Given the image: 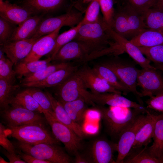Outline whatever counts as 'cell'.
Returning a JSON list of instances; mask_svg holds the SVG:
<instances>
[{"instance_id": "816d5d0a", "label": "cell", "mask_w": 163, "mask_h": 163, "mask_svg": "<svg viewBox=\"0 0 163 163\" xmlns=\"http://www.w3.org/2000/svg\"><path fill=\"white\" fill-rule=\"evenodd\" d=\"M152 7L163 10V0H156Z\"/></svg>"}, {"instance_id": "e0dca14e", "label": "cell", "mask_w": 163, "mask_h": 163, "mask_svg": "<svg viewBox=\"0 0 163 163\" xmlns=\"http://www.w3.org/2000/svg\"><path fill=\"white\" fill-rule=\"evenodd\" d=\"M77 66L70 65L53 72L44 80L36 82L20 84L21 86L45 88L57 87L63 83L78 70Z\"/></svg>"}, {"instance_id": "484cf974", "label": "cell", "mask_w": 163, "mask_h": 163, "mask_svg": "<svg viewBox=\"0 0 163 163\" xmlns=\"http://www.w3.org/2000/svg\"><path fill=\"white\" fill-rule=\"evenodd\" d=\"M120 5L126 16L133 38L148 29L142 15L126 4Z\"/></svg>"}, {"instance_id": "f6af8a7d", "label": "cell", "mask_w": 163, "mask_h": 163, "mask_svg": "<svg viewBox=\"0 0 163 163\" xmlns=\"http://www.w3.org/2000/svg\"><path fill=\"white\" fill-rule=\"evenodd\" d=\"M146 103L149 108L163 113V91L150 97Z\"/></svg>"}, {"instance_id": "ab89813d", "label": "cell", "mask_w": 163, "mask_h": 163, "mask_svg": "<svg viewBox=\"0 0 163 163\" xmlns=\"http://www.w3.org/2000/svg\"><path fill=\"white\" fill-rule=\"evenodd\" d=\"M142 53L154 64L163 65V44L151 47H138Z\"/></svg>"}, {"instance_id": "d4e9b609", "label": "cell", "mask_w": 163, "mask_h": 163, "mask_svg": "<svg viewBox=\"0 0 163 163\" xmlns=\"http://www.w3.org/2000/svg\"><path fill=\"white\" fill-rule=\"evenodd\" d=\"M65 0H25L24 6L32 13H48L60 8Z\"/></svg>"}, {"instance_id": "60d3db41", "label": "cell", "mask_w": 163, "mask_h": 163, "mask_svg": "<svg viewBox=\"0 0 163 163\" xmlns=\"http://www.w3.org/2000/svg\"><path fill=\"white\" fill-rule=\"evenodd\" d=\"M100 9L99 1L95 0L90 2L86 8L84 16L80 22L82 24L98 21L100 16Z\"/></svg>"}, {"instance_id": "83f0119b", "label": "cell", "mask_w": 163, "mask_h": 163, "mask_svg": "<svg viewBox=\"0 0 163 163\" xmlns=\"http://www.w3.org/2000/svg\"><path fill=\"white\" fill-rule=\"evenodd\" d=\"M59 101L73 121L81 126L87 110L85 100L79 98L70 102Z\"/></svg>"}, {"instance_id": "44dd1931", "label": "cell", "mask_w": 163, "mask_h": 163, "mask_svg": "<svg viewBox=\"0 0 163 163\" xmlns=\"http://www.w3.org/2000/svg\"><path fill=\"white\" fill-rule=\"evenodd\" d=\"M114 146L107 141L99 139L94 141L91 149V160L95 163H115L113 158Z\"/></svg>"}, {"instance_id": "bcb514c9", "label": "cell", "mask_w": 163, "mask_h": 163, "mask_svg": "<svg viewBox=\"0 0 163 163\" xmlns=\"http://www.w3.org/2000/svg\"><path fill=\"white\" fill-rule=\"evenodd\" d=\"M5 128V126L0 123V145L7 151L11 153H16V150L13 144L8 139V136L4 133Z\"/></svg>"}, {"instance_id": "d6986e66", "label": "cell", "mask_w": 163, "mask_h": 163, "mask_svg": "<svg viewBox=\"0 0 163 163\" xmlns=\"http://www.w3.org/2000/svg\"><path fill=\"white\" fill-rule=\"evenodd\" d=\"M32 12L26 7L10 3L8 2H0V16L15 24H20L31 16Z\"/></svg>"}, {"instance_id": "4dcf8cb0", "label": "cell", "mask_w": 163, "mask_h": 163, "mask_svg": "<svg viewBox=\"0 0 163 163\" xmlns=\"http://www.w3.org/2000/svg\"><path fill=\"white\" fill-rule=\"evenodd\" d=\"M52 59L50 57L43 60L26 62L20 61L15 66V71L17 78L21 79L23 77L33 74L44 68L51 64Z\"/></svg>"}, {"instance_id": "1f68e13d", "label": "cell", "mask_w": 163, "mask_h": 163, "mask_svg": "<svg viewBox=\"0 0 163 163\" xmlns=\"http://www.w3.org/2000/svg\"><path fill=\"white\" fill-rule=\"evenodd\" d=\"M70 65L69 62H60L53 64H50L36 72L24 77L21 80L20 83H29L43 81L56 71Z\"/></svg>"}, {"instance_id": "5bb4252c", "label": "cell", "mask_w": 163, "mask_h": 163, "mask_svg": "<svg viewBox=\"0 0 163 163\" xmlns=\"http://www.w3.org/2000/svg\"><path fill=\"white\" fill-rule=\"evenodd\" d=\"M40 37L9 41L0 45V49L15 66L29 54L34 43Z\"/></svg>"}, {"instance_id": "b9f144b4", "label": "cell", "mask_w": 163, "mask_h": 163, "mask_svg": "<svg viewBox=\"0 0 163 163\" xmlns=\"http://www.w3.org/2000/svg\"><path fill=\"white\" fill-rule=\"evenodd\" d=\"M156 0H119L118 3L126 4L142 15L147 10L153 7Z\"/></svg>"}, {"instance_id": "52a82bcc", "label": "cell", "mask_w": 163, "mask_h": 163, "mask_svg": "<svg viewBox=\"0 0 163 163\" xmlns=\"http://www.w3.org/2000/svg\"><path fill=\"white\" fill-rule=\"evenodd\" d=\"M43 113L51 127L54 136L64 144L69 152L75 154L81 148L82 139L48 112L44 111Z\"/></svg>"}, {"instance_id": "8992f818", "label": "cell", "mask_w": 163, "mask_h": 163, "mask_svg": "<svg viewBox=\"0 0 163 163\" xmlns=\"http://www.w3.org/2000/svg\"><path fill=\"white\" fill-rule=\"evenodd\" d=\"M77 72L62 84L56 87L55 94L58 100L70 102L83 98L87 104L94 106L90 99L91 92L87 90Z\"/></svg>"}, {"instance_id": "f546056e", "label": "cell", "mask_w": 163, "mask_h": 163, "mask_svg": "<svg viewBox=\"0 0 163 163\" xmlns=\"http://www.w3.org/2000/svg\"><path fill=\"white\" fill-rule=\"evenodd\" d=\"M117 6L110 28L119 35L130 40L133 37L126 16L120 5Z\"/></svg>"}, {"instance_id": "ee69618b", "label": "cell", "mask_w": 163, "mask_h": 163, "mask_svg": "<svg viewBox=\"0 0 163 163\" xmlns=\"http://www.w3.org/2000/svg\"><path fill=\"white\" fill-rule=\"evenodd\" d=\"M16 27V25L0 17V45L10 40Z\"/></svg>"}, {"instance_id": "9a60e30c", "label": "cell", "mask_w": 163, "mask_h": 163, "mask_svg": "<svg viewBox=\"0 0 163 163\" xmlns=\"http://www.w3.org/2000/svg\"><path fill=\"white\" fill-rule=\"evenodd\" d=\"M90 54L89 51L85 45L73 40L62 46L52 61L60 62L73 60L85 62Z\"/></svg>"}, {"instance_id": "277c9868", "label": "cell", "mask_w": 163, "mask_h": 163, "mask_svg": "<svg viewBox=\"0 0 163 163\" xmlns=\"http://www.w3.org/2000/svg\"><path fill=\"white\" fill-rule=\"evenodd\" d=\"M17 148L38 159L50 163H69L70 156L57 144L45 143L30 145L18 141Z\"/></svg>"}, {"instance_id": "cb8c5ba5", "label": "cell", "mask_w": 163, "mask_h": 163, "mask_svg": "<svg viewBox=\"0 0 163 163\" xmlns=\"http://www.w3.org/2000/svg\"><path fill=\"white\" fill-rule=\"evenodd\" d=\"M153 138L152 144L148 149L150 155L161 163L163 155V113L157 115Z\"/></svg>"}, {"instance_id": "6f0895ef", "label": "cell", "mask_w": 163, "mask_h": 163, "mask_svg": "<svg viewBox=\"0 0 163 163\" xmlns=\"http://www.w3.org/2000/svg\"><path fill=\"white\" fill-rule=\"evenodd\" d=\"M115 1H116V2H118V0H115Z\"/></svg>"}, {"instance_id": "74e56055", "label": "cell", "mask_w": 163, "mask_h": 163, "mask_svg": "<svg viewBox=\"0 0 163 163\" xmlns=\"http://www.w3.org/2000/svg\"><path fill=\"white\" fill-rule=\"evenodd\" d=\"M24 90L32 96L44 111L55 117L51 102L45 91L36 87L27 88Z\"/></svg>"}, {"instance_id": "7bdbcfd3", "label": "cell", "mask_w": 163, "mask_h": 163, "mask_svg": "<svg viewBox=\"0 0 163 163\" xmlns=\"http://www.w3.org/2000/svg\"><path fill=\"white\" fill-rule=\"evenodd\" d=\"M99 2L104 21L111 27L115 11L114 1V0H99Z\"/></svg>"}, {"instance_id": "f1b7e54d", "label": "cell", "mask_w": 163, "mask_h": 163, "mask_svg": "<svg viewBox=\"0 0 163 163\" xmlns=\"http://www.w3.org/2000/svg\"><path fill=\"white\" fill-rule=\"evenodd\" d=\"M95 72L103 80L125 95L130 92L119 80L115 73L110 69L101 63L93 68Z\"/></svg>"}, {"instance_id": "db71d44e", "label": "cell", "mask_w": 163, "mask_h": 163, "mask_svg": "<svg viewBox=\"0 0 163 163\" xmlns=\"http://www.w3.org/2000/svg\"><path fill=\"white\" fill-rule=\"evenodd\" d=\"M0 163H9V162H8L5 161L3 158L0 156Z\"/></svg>"}, {"instance_id": "f35d334b", "label": "cell", "mask_w": 163, "mask_h": 163, "mask_svg": "<svg viewBox=\"0 0 163 163\" xmlns=\"http://www.w3.org/2000/svg\"><path fill=\"white\" fill-rule=\"evenodd\" d=\"M128 154L123 163H159L160 161L152 156L145 147L141 150Z\"/></svg>"}, {"instance_id": "30bf717a", "label": "cell", "mask_w": 163, "mask_h": 163, "mask_svg": "<svg viewBox=\"0 0 163 163\" xmlns=\"http://www.w3.org/2000/svg\"><path fill=\"white\" fill-rule=\"evenodd\" d=\"M155 68L139 70L137 85L141 88V97H151L163 91V76Z\"/></svg>"}, {"instance_id": "c3c4849f", "label": "cell", "mask_w": 163, "mask_h": 163, "mask_svg": "<svg viewBox=\"0 0 163 163\" xmlns=\"http://www.w3.org/2000/svg\"><path fill=\"white\" fill-rule=\"evenodd\" d=\"M2 153L8 159L9 163H27L16 153H11L6 150H2Z\"/></svg>"}, {"instance_id": "8d00e7d4", "label": "cell", "mask_w": 163, "mask_h": 163, "mask_svg": "<svg viewBox=\"0 0 163 163\" xmlns=\"http://www.w3.org/2000/svg\"><path fill=\"white\" fill-rule=\"evenodd\" d=\"M14 65L8 58H6L4 53L0 50V79L5 80L9 82L14 84L16 80V74L12 69Z\"/></svg>"}, {"instance_id": "f5cc1de1", "label": "cell", "mask_w": 163, "mask_h": 163, "mask_svg": "<svg viewBox=\"0 0 163 163\" xmlns=\"http://www.w3.org/2000/svg\"><path fill=\"white\" fill-rule=\"evenodd\" d=\"M157 69L163 72V65L154 64L153 65Z\"/></svg>"}, {"instance_id": "8fae6325", "label": "cell", "mask_w": 163, "mask_h": 163, "mask_svg": "<svg viewBox=\"0 0 163 163\" xmlns=\"http://www.w3.org/2000/svg\"><path fill=\"white\" fill-rule=\"evenodd\" d=\"M146 118V114H140L120 135L117 144L118 155L115 163H123L132 148L137 132L145 122Z\"/></svg>"}, {"instance_id": "2e32d148", "label": "cell", "mask_w": 163, "mask_h": 163, "mask_svg": "<svg viewBox=\"0 0 163 163\" xmlns=\"http://www.w3.org/2000/svg\"><path fill=\"white\" fill-rule=\"evenodd\" d=\"M107 30L114 42L123 52L127 53L142 68H155L150 64V61L145 57L139 47L129 40L119 35L108 26Z\"/></svg>"}, {"instance_id": "6da1fadb", "label": "cell", "mask_w": 163, "mask_h": 163, "mask_svg": "<svg viewBox=\"0 0 163 163\" xmlns=\"http://www.w3.org/2000/svg\"><path fill=\"white\" fill-rule=\"evenodd\" d=\"M107 25L100 16L98 21L82 24L79 28L73 40L82 43L88 48L90 54L87 59L114 43Z\"/></svg>"}, {"instance_id": "9f6ffc18", "label": "cell", "mask_w": 163, "mask_h": 163, "mask_svg": "<svg viewBox=\"0 0 163 163\" xmlns=\"http://www.w3.org/2000/svg\"><path fill=\"white\" fill-rule=\"evenodd\" d=\"M161 163H163V155L162 156V158L161 160Z\"/></svg>"}, {"instance_id": "9c48e42d", "label": "cell", "mask_w": 163, "mask_h": 163, "mask_svg": "<svg viewBox=\"0 0 163 163\" xmlns=\"http://www.w3.org/2000/svg\"><path fill=\"white\" fill-rule=\"evenodd\" d=\"M38 112L19 106L11 105L2 110L1 116L8 126H18L34 123L44 124L45 118Z\"/></svg>"}, {"instance_id": "5b68a950", "label": "cell", "mask_w": 163, "mask_h": 163, "mask_svg": "<svg viewBox=\"0 0 163 163\" xmlns=\"http://www.w3.org/2000/svg\"><path fill=\"white\" fill-rule=\"evenodd\" d=\"M101 63L115 73L120 81L136 96L142 104L140 93L136 88L139 69L132 63L117 58L109 59Z\"/></svg>"}, {"instance_id": "ffe728a7", "label": "cell", "mask_w": 163, "mask_h": 163, "mask_svg": "<svg viewBox=\"0 0 163 163\" xmlns=\"http://www.w3.org/2000/svg\"><path fill=\"white\" fill-rule=\"evenodd\" d=\"M45 92L50 101L55 118L71 129L82 139L85 133L82 126L73 121L59 100L56 99L47 90H46Z\"/></svg>"}, {"instance_id": "4fadbf2b", "label": "cell", "mask_w": 163, "mask_h": 163, "mask_svg": "<svg viewBox=\"0 0 163 163\" xmlns=\"http://www.w3.org/2000/svg\"><path fill=\"white\" fill-rule=\"evenodd\" d=\"M90 99L94 104L110 107H121L134 109L143 113H147L148 110L143 105L131 101L123 97L121 94L106 93L94 94L91 92Z\"/></svg>"}, {"instance_id": "680465c9", "label": "cell", "mask_w": 163, "mask_h": 163, "mask_svg": "<svg viewBox=\"0 0 163 163\" xmlns=\"http://www.w3.org/2000/svg\"><path fill=\"white\" fill-rule=\"evenodd\" d=\"M3 0H0V2H2V1H3Z\"/></svg>"}, {"instance_id": "4316f807", "label": "cell", "mask_w": 163, "mask_h": 163, "mask_svg": "<svg viewBox=\"0 0 163 163\" xmlns=\"http://www.w3.org/2000/svg\"><path fill=\"white\" fill-rule=\"evenodd\" d=\"M129 41L138 47H151L163 44V33L147 29Z\"/></svg>"}, {"instance_id": "681fc988", "label": "cell", "mask_w": 163, "mask_h": 163, "mask_svg": "<svg viewBox=\"0 0 163 163\" xmlns=\"http://www.w3.org/2000/svg\"><path fill=\"white\" fill-rule=\"evenodd\" d=\"M97 130L98 128L95 125L91 123L85 124L83 129L85 133V132L91 134L95 133Z\"/></svg>"}, {"instance_id": "836d02e7", "label": "cell", "mask_w": 163, "mask_h": 163, "mask_svg": "<svg viewBox=\"0 0 163 163\" xmlns=\"http://www.w3.org/2000/svg\"><path fill=\"white\" fill-rule=\"evenodd\" d=\"M142 16L148 29L163 33V10L152 7Z\"/></svg>"}, {"instance_id": "7dc6e473", "label": "cell", "mask_w": 163, "mask_h": 163, "mask_svg": "<svg viewBox=\"0 0 163 163\" xmlns=\"http://www.w3.org/2000/svg\"><path fill=\"white\" fill-rule=\"evenodd\" d=\"M16 152L18 154V156L22 159L27 163H50L49 161L41 160L25 153L21 150H16Z\"/></svg>"}, {"instance_id": "d6a6232c", "label": "cell", "mask_w": 163, "mask_h": 163, "mask_svg": "<svg viewBox=\"0 0 163 163\" xmlns=\"http://www.w3.org/2000/svg\"><path fill=\"white\" fill-rule=\"evenodd\" d=\"M10 105L19 106L40 113L44 111L32 96L24 90L16 93Z\"/></svg>"}, {"instance_id": "e575fe53", "label": "cell", "mask_w": 163, "mask_h": 163, "mask_svg": "<svg viewBox=\"0 0 163 163\" xmlns=\"http://www.w3.org/2000/svg\"><path fill=\"white\" fill-rule=\"evenodd\" d=\"M20 85L11 83L0 79V107L2 110L8 108L10 102Z\"/></svg>"}, {"instance_id": "11a10c76", "label": "cell", "mask_w": 163, "mask_h": 163, "mask_svg": "<svg viewBox=\"0 0 163 163\" xmlns=\"http://www.w3.org/2000/svg\"><path fill=\"white\" fill-rule=\"evenodd\" d=\"M83 1V2H88V3H90V2H91V1H95V0H97V1H99V0H81Z\"/></svg>"}, {"instance_id": "7a4b0ae2", "label": "cell", "mask_w": 163, "mask_h": 163, "mask_svg": "<svg viewBox=\"0 0 163 163\" xmlns=\"http://www.w3.org/2000/svg\"><path fill=\"white\" fill-rule=\"evenodd\" d=\"M96 107L100 112L105 127L112 136L118 137L134 121L141 111L131 108L99 105Z\"/></svg>"}, {"instance_id": "7402d4cb", "label": "cell", "mask_w": 163, "mask_h": 163, "mask_svg": "<svg viewBox=\"0 0 163 163\" xmlns=\"http://www.w3.org/2000/svg\"><path fill=\"white\" fill-rule=\"evenodd\" d=\"M146 120L139 130L132 149H137L150 142L153 138L157 115L149 111L146 113Z\"/></svg>"}, {"instance_id": "603a6c76", "label": "cell", "mask_w": 163, "mask_h": 163, "mask_svg": "<svg viewBox=\"0 0 163 163\" xmlns=\"http://www.w3.org/2000/svg\"><path fill=\"white\" fill-rule=\"evenodd\" d=\"M43 19V15L31 16L16 27L9 41H13L31 38Z\"/></svg>"}, {"instance_id": "3957f363", "label": "cell", "mask_w": 163, "mask_h": 163, "mask_svg": "<svg viewBox=\"0 0 163 163\" xmlns=\"http://www.w3.org/2000/svg\"><path fill=\"white\" fill-rule=\"evenodd\" d=\"M8 137L18 141L34 145L42 143L57 144L58 140L45 127L44 123H34L18 126H8L4 130Z\"/></svg>"}, {"instance_id": "7c38bea8", "label": "cell", "mask_w": 163, "mask_h": 163, "mask_svg": "<svg viewBox=\"0 0 163 163\" xmlns=\"http://www.w3.org/2000/svg\"><path fill=\"white\" fill-rule=\"evenodd\" d=\"M77 73L81 78L86 87L90 89L94 94L113 93L121 94L103 80L94 71L93 68L84 66L78 69Z\"/></svg>"}, {"instance_id": "f907efd6", "label": "cell", "mask_w": 163, "mask_h": 163, "mask_svg": "<svg viewBox=\"0 0 163 163\" xmlns=\"http://www.w3.org/2000/svg\"><path fill=\"white\" fill-rule=\"evenodd\" d=\"M75 162L76 163H88L91 162V161L78 152L75 154Z\"/></svg>"}, {"instance_id": "ac0fdd59", "label": "cell", "mask_w": 163, "mask_h": 163, "mask_svg": "<svg viewBox=\"0 0 163 163\" xmlns=\"http://www.w3.org/2000/svg\"><path fill=\"white\" fill-rule=\"evenodd\" d=\"M61 28L40 37L34 43L29 54L21 61L29 62L38 60L42 56L49 54L54 47L56 38Z\"/></svg>"}, {"instance_id": "d590c367", "label": "cell", "mask_w": 163, "mask_h": 163, "mask_svg": "<svg viewBox=\"0 0 163 163\" xmlns=\"http://www.w3.org/2000/svg\"><path fill=\"white\" fill-rule=\"evenodd\" d=\"M82 25L80 22L76 26L58 35L56 38L54 47L52 51L48 54V56L50 57L52 59L62 46L73 40Z\"/></svg>"}, {"instance_id": "ba28073f", "label": "cell", "mask_w": 163, "mask_h": 163, "mask_svg": "<svg viewBox=\"0 0 163 163\" xmlns=\"http://www.w3.org/2000/svg\"><path fill=\"white\" fill-rule=\"evenodd\" d=\"M83 18L81 12L71 10L65 14L44 19L32 38L42 37L44 35L50 34L64 26L73 27L78 24Z\"/></svg>"}]
</instances>
